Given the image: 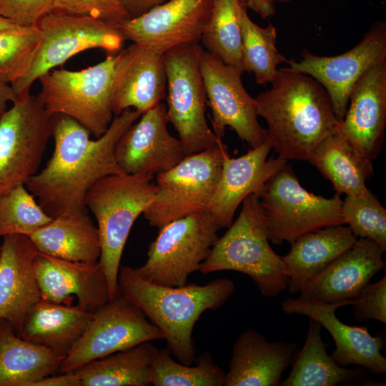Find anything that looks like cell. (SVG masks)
<instances>
[{
  "label": "cell",
  "mask_w": 386,
  "mask_h": 386,
  "mask_svg": "<svg viewBox=\"0 0 386 386\" xmlns=\"http://www.w3.org/2000/svg\"><path fill=\"white\" fill-rule=\"evenodd\" d=\"M140 116L133 109H125L96 139H91L90 132L74 119L51 116L52 156L25 184L51 217L68 210L86 209L85 196L96 182L108 175L124 174L116 161L115 147Z\"/></svg>",
  "instance_id": "obj_1"
},
{
  "label": "cell",
  "mask_w": 386,
  "mask_h": 386,
  "mask_svg": "<svg viewBox=\"0 0 386 386\" xmlns=\"http://www.w3.org/2000/svg\"><path fill=\"white\" fill-rule=\"evenodd\" d=\"M270 83L254 102L272 149L282 159L308 161L340 123L329 95L315 79L290 67L277 69Z\"/></svg>",
  "instance_id": "obj_2"
},
{
  "label": "cell",
  "mask_w": 386,
  "mask_h": 386,
  "mask_svg": "<svg viewBox=\"0 0 386 386\" xmlns=\"http://www.w3.org/2000/svg\"><path fill=\"white\" fill-rule=\"evenodd\" d=\"M235 286L227 278L206 284L169 287L147 281L131 267H120L118 292L137 307L164 335L167 348L177 361L192 365L196 360L193 330L202 313L215 310L232 295Z\"/></svg>",
  "instance_id": "obj_3"
},
{
  "label": "cell",
  "mask_w": 386,
  "mask_h": 386,
  "mask_svg": "<svg viewBox=\"0 0 386 386\" xmlns=\"http://www.w3.org/2000/svg\"><path fill=\"white\" fill-rule=\"evenodd\" d=\"M258 196L248 195L241 212L219 237L200 266L202 274L232 270L249 276L264 297H274L288 285L281 257L272 249Z\"/></svg>",
  "instance_id": "obj_4"
},
{
  "label": "cell",
  "mask_w": 386,
  "mask_h": 386,
  "mask_svg": "<svg viewBox=\"0 0 386 386\" xmlns=\"http://www.w3.org/2000/svg\"><path fill=\"white\" fill-rule=\"evenodd\" d=\"M153 179L151 174L108 175L96 182L85 196V207L97 223L99 262L107 279L110 300L118 295L120 262L131 229L155 195Z\"/></svg>",
  "instance_id": "obj_5"
},
{
  "label": "cell",
  "mask_w": 386,
  "mask_h": 386,
  "mask_svg": "<svg viewBox=\"0 0 386 386\" xmlns=\"http://www.w3.org/2000/svg\"><path fill=\"white\" fill-rule=\"evenodd\" d=\"M269 242L280 245L327 226L345 224L342 199L307 191L287 163L273 174L257 194Z\"/></svg>",
  "instance_id": "obj_6"
},
{
  "label": "cell",
  "mask_w": 386,
  "mask_h": 386,
  "mask_svg": "<svg viewBox=\"0 0 386 386\" xmlns=\"http://www.w3.org/2000/svg\"><path fill=\"white\" fill-rule=\"evenodd\" d=\"M115 55L79 71L52 69L39 78L37 96L51 115L69 117L96 138L114 119L111 86Z\"/></svg>",
  "instance_id": "obj_7"
},
{
  "label": "cell",
  "mask_w": 386,
  "mask_h": 386,
  "mask_svg": "<svg viewBox=\"0 0 386 386\" xmlns=\"http://www.w3.org/2000/svg\"><path fill=\"white\" fill-rule=\"evenodd\" d=\"M227 154V146L222 142L185 156L177 165L157 174L155 195L143 213L149 224L159 229L177 219L207 212Z\"/></svg>",
  "instance_id": "obj_8"
},
{
  "label": "cell",
  "mask_w": 386,
  "mask_h": 386,
  "mask_svg": "<svg viewBox=\"0 0 386 386\" xmlns=\"http://www.w3.org/2000/svg\"><path fill=\"white\" fill-rule=\"evenodd\" d=\"M199 44L176 46L164 54L167 76V114L177 131L185 156L222 142L209 127L206 96L199 69Z\"/></svg>",
  "instance_id": "obj_9"
},
{
  "label": "cell",
  "mask_w": 386,
  "mask_h": 386,
  "mask_svg": "<svg viewBox=\"0 0 386 386\" xmlns=\"http://www.w3.org/2000/svg\"><path fill=\"white\" fill-rule=\"evenodd\" d=\"M218 230L207 212L174 220L159 229L149 244L146 262L134 271L157 284L184 285L208 257L219 238Z\"/></svg>",
  "instance_id": "obj_10"
},
{
  "label": "cell",
  "mask_w": 386,
  "mask_h": 386,
  "mask_svg": "<svg viewBox=\"0 0 386 386\" xmlns=\"http://www.w3.org/2000/svg\"><path fill=\"white\" fill-rule=\"evenodd\" d=\"M37 26L42 42L29 74L11 85L17 96L29 92L41 76L73 56L92 49L117 53L127 40L119 25L88 16L51 11Z\"/></svg>",
  "instance_id": "obj_11"
},
{
  "label": "cell",
  "mask_w": 386,
  "mask_h": 386,
  "mask_svg": "<svg viewBox=\"0 0 386 386\" xmlns=\"http://www.w3.org/2000/svg\"><path fill=\"white\" fill-rule=\"evenodd\" d=\"M50 137L51 116L39 97L18 96L0 119V195L38 172Z\"/></svg>",
  "instance_id": "obj_12"
},
{
  "label": "cell",
  "mask_w": 386,
  "mask_h": 386,
  "mask_svg": "<svg viewBox=\"0 0 386 386\" xmlns=\"http://www.w3.org/2000/svg\"><path fill=\"white\" fill-rule=\"evenodd\" d=\"M164 340L160 330L134 304L118 292L95 311L86 330L59 370L74 371L85 364L144 342Z\"/></svg>",
  "instance_id": "obj_13"
},
{
  "label": "cell",
  "mask_w": 386,
  "mask_h": 386,
  "mask_svg": "<svg viewBox=\"0 0 386 386\" xmlns=\"http://www.w3.org/2000/svg\"><path fill=\"white\" fill-rule=\"evenodd\" d=\"M199 64L216 136L222 139L229 127L252 148L264 143L267 140L266 129L258 122L254 98L243 86L242 69L224 64L203 48Z\"/></svg>",
  "instance_id": "obj_14"
},
{
  "label": "cell",
  "mask_w": 386,
  "mask_h": 386,
  "mask_svg": "<svg viewBox=\"0 0 386 386\" xmlns=\"http://www.w3.org/2000/svg\"><path fill=\"white\" fill-rule=\"evenodd\" d=\"M384 61H386V24L378 21L347 52L322 56L305 49L300 61L292 59L286 62L291 69L310 76L324 87L335 117L341 122L355 84L370 68Z\"/></svg>",
  "instance_id": "obj_15"
},
{
  "label": "cell",
  "mask_w": 386,
  "mask_h": 386,
  "mask_svg": "<svg viewBox=\"0 0 386 386\" xmlns=\"http://www.w3.org/2000/svg\"><path fill=\"white\" fill-rule=\"evenodd\" d=\"M212 0H169L119 25L126 39L159 53L199 44Z\"/></svg>",
  "instance_id": "obj_16"
},
{
  "label": "cell",
  "mask_w": 386,
  "mask_h": 386,
  "mask_svg": "<svg viewBox=\"0 0 386 386\" xmlns=\"http://www.w3.org/2000/svg\"><path fill=\"white\" fill-rule=\"evenodd\" d=\"M168 123L167 107L160 102L142 114L124 132L114 154L124 174L157 175L184 159L181 142L169 132Z\"/></svg>",
  "instance_id": "obj_17"
},
{
  "label": "cell",
  "mask_w": 386,
  "mask_h": 386,
  "mask_svg": "<svg viewBox=\"0 0 386 386\" xmlns=\"http://www.w3.org/2000/svg\"><path fill=\"white\" fill-rule=\"evenodd\" d=\"M164 54L133 43L115 55L111 102L115 116L133 109L141 114L166 97Z\"/></svg>",
  "instance_id": "obj_18"
},
{
  "label": "cell",
  "mask_w": 386,
  "mask_h": 386,
  "mask_svg": "<svg viewBox=\"0 0 386 386\" xmlns=\"http://www.w3.org/2000/svg\"><path fill=\"white\" fill-rule=\"evenodd\" d=\"M353 300L339 303L289 297L281 302L282 310L287 315L297 314L317 321L331 335L335 349L330 355L340 366L357 365L374 375L386 372V358L382 355L384 341L380 336H372L367 327L344 324L336 316L341 307L352 305Z\"/></svg>",
  "instance_id": "obj_19"
},
{
  "label": "cell",
  "mask_w": 386,
  "mask_h": 386,
  "mask_svg": "<svg viewBox=\"0 0 386 386\" xmlns=\"http://www.w3.org/2000/svg\"><path fill=\"white\" fill-rule=\"evenodd\" d=\"M336 132L370 160L381 152L386 126V61L365 71L353 86Z\"/></svg>",
  "instance_id": "obj_20"
},
{
  "label": "cell",
  "mask_w": 386,
  "mask_h": 386,
  "mask_svg": "<svg viewBox=\"0 0 386 386\" xmlns=\"http://www.w3.org/2000/svg\"><path fill=\"white\" fill-rule=\"evenodd\" d=\"M271 149L272 144L267 139L241 157H224L207 210L219 229L228 228L244 199L251 194L257 195L264 183L287 163L280 157L267 159Z\"/></svg>",
  "instance_id": "obj_21"
},
{
  "label": "cell",
  "mask_w": 386,
  "mask_h": 386,
  "mask_svg": "<svg viewBox=\"0 0 386 386\" xmlns=\"http://www.w3.org/2000/svg\"><path fill=\"white\" fill-rule=\"evenodd\" d=\"M38 250L30 237H3L0 252V320L21 332L31 310L41 300L35 261Z\"/></svg>",
  "instance_id": "obj_22"
},
{
  "label": "cell",
  "mask_w": 386,
  "mask_h": 386,
  "mask_svg": "<svg viewBox=\"0 0 386 386\" xmlns=\"http://www.w3.org/2000/svg\"><path fill=\"white\" fill-rule=\"evenodd\" d=\"M384 252L385 249L370 239H357L350 248L302 287L300 298L324 303L353 300L382 269Z\"/></svg>",
  "instance_id": "obj_23"
},
{
  "label": "cell",
  "mask_w": 386,
  "mask_h": 386,
  "mask_svg": "<svg viewBox=\"0 0 386 386\" xmlns=\"http://www.w3.org/2000/svg\"><path fill=\"white\" fill-rule=\"evenodd\" d=\"M297 351L293 342H270L249 328L233 344L224 386L279 385L283 372L292 364Z\"/></svg>",
  "instance_id": "obj_24"
},
{
  "label": "cell",
  "mask_w": 386,
  "mask_h": 386,
  "mask_svg": "<svg viewBox=\"0 0 386 386\" xmlns=\"http://www.w3.org/2000/svg\"><path fill=\"white\" fill-rule=\"evenodd\" d=\"M40 284L50 302L71 305L75 297L76 305L91 313L110 300L107 279L99 261L76 262L50 256L41 270Z\"/></svg>",
  "instance_id": "obj_25"
},
{
  "label": "cell",
  "mask_w": 386,
  "mask_h": 386,
  "mask_svg": "<svg viewBox=\"0 0 386 386\" xmlns=\"http://www.w3.org/2000/svg\"><path fill=\"white\" fill-rule=\"evenodd\" d=\"M357 240L348 227L327 226L295 239L290 252L280 256L288 277V292L295 295Z\"/></svg>",
  "instance_id": "obj_26"
},
{
  "label": "cell",
  "mask_w": 386,
  "mask_h": 386,
  "mask_svg": "<svg viewBox=\"0 0 386 386\" xmlns=\"http://www.w3.org/2000/svg\"><path fill=\"white\" fill-rule=\"evenodd\" d=\"M86 210L64 212L34 232L29 237L37 250L71 262H98L101 255L99 231Z\"/></svg>",
  "instance_id": "obj_27"
},
{
  "label": "cell",
  "mask_w": 386,
  "mask_h": 386,
  "mask_svg": "<svg viewBox=\"0 0 386 386\" xmlns=\"http://www.w3.org/2000/svg\"><path fill=\"white\" fill-rule=\"evenodd\" d=\"M92 315L77 305L41 300L29 312L21 337L66 357L86 330Z\"/></svg>",
  "instance_id": "obj_28"
},
{
  "label": "cell",
  "mask_w": 386,
  "mask_h": 386,
  "mask_svg": "<svg viewBox=\"0 0 386 386\" xmlns=\"http://www.w3.org/2000/svg\"><path fill=\"white\" fill-rule=\"evenodd\" d=\"M308 162L332 184L337 194L353 197L368 194L366 182L373 177L372 161L337 132L325 139Z\"/></svg>",
  "instance_id": "obj_29"
},
{
  "label": "cell",
  "mask_w": 386,
  "mask_h": 386,
  "mask_svg": "<svg viewBox=\"0 0 386 386\" xmlns=\"http://www.w3.org/2000/svg\"><path fill=\"white\" fill-rule=\"evenodd\" d=\"M65 357L18 336L0 320V386H31L59 369Z\"/></svg>",
  "instance_id": "obj_30"
},
{
  "label": "cell",
  "mask_w": 386,
  "mask_h": 386,
  "mask_svg": "<svg viewBox=\"0 0 386 386\" xmlns=\"http://www.w3.org/2000/svg\"><path fill=\"white\" fill-rule=\"evenodd\" d=\"M304 345L298 350L288 377L281 386H335L350 383L363 377L362 369H348L338 365L327 352L321 335L322 325L309 318Z\"/></svg>",
  "instance_id": "obj_31"
},
{
  "label": "cell",
  "mask_w": 386,
  "mask_h": 386,
  "mask_svg": "<svg viewBox=\"0 0 386 386\" xmlns=\"http://www.w3.org/2000/svg\"><path fill=\"white\" fill-rule=\"evenodd\" d=\"M156 347L144 342L92 360L76 370L81 386H149Z\"/></svg>",
  "instance_id": "obj_32"
},
{
  "label": "cell",
  "mask_w": 386,
  "mask_h": 386,
  "mask_svg": "<svg viewBox=\"0 0 386 386\" xmlns=\"http://www.w3.org/2000/svg\"><path fill=\"white\" fill-rule=\"evenodd\" d=\"M241 6L239 0H212L210 15L202 31L200 45L224 64L243 71L239 23Z\"/></svg>",
  "instance_id": "obj_33"
},
{
  "label": "cell",
  "mask_w": 386,
  "mask_h": 386,
  "mask_svg": "<svg viewBox=\"0 0 386 386\" xmlns=\"http://www.w3.org/2000/svg\"><path fill=\"white\" fill-rule=\"evenodd\" d=\"M242 34V64L244 72L253 73L258 84L270 83L277 66L286 58L277 50V29L272 24L263 28L253 22L247 9H239Z\"/></svg>",
  "instance_id": "obj_34"
},
{
  "label": "cell",
  "mask_w": 386,
  "mask_h": 386,
  "mask_svg": "<svg viewBox=\"0 0 386 386\" xmlns=\"http://www.w3.org/2000/svg\"><path fill=\"white\" fill-rule=\"evenodd\" d=\"M195 365L175 361L167 348H156L151 367L154 386H223L226 372L208 351L196 357Z\"/></svg>",
  "instance_id": "obj_35"
},
{
  "label": "cell",
  "mask_w": 386,
  "mask_h": 386,
  "mask_svg": "<svg viewBox=\"0 0 386 386\" xmlns=\"http://www.w3.org/2000/svg\"><path fill=\"white\" fill-rule=\"evenodd\" d=\"M36 26L0 31V80L12 85L29 72L42 42Z\"/></svg>",
  "instance_id": "obj_36"
},
{
  "label": "cell",
  "mask_w": 386,
  "mask_h": 386,
  "mask_svg": "<svg viewBox=\"0 0 386 386\" xmlns=\"http://www.w3.org/2000/svg\"><path fill=\"white\" fill-rule=\"evenodd\" d=\"M52 219L25 184L0 195V237L9 234L29 237Z\"/></svg>",
  "instance_id": "obj_37"
},
{
  "label": "cell",
  "mask_w": 386,
  "mask_h": 386,
  "mask_svg": "<svg viewBox=\"0 0 386 386\" xmlns=\"http://www.w3.org/2000/svg\"><path fill=\"white\" fill-rule=\"evenodd\" d=\"M342 212L356 237L370 239L386 250V209L372 192L365 197L346 196Z\"/></svg>",
  "instance_id": "obj_38"
},
{
  "label": "cell",
  "mask_w": 386,
  "mask_h": 386,
  "mask_svg": "<svg viewBox=\"0 0 386 386\" xmlns=\"http://www.w3.org/2000/svg\"><path fill=\"white\" fill-rule=\"evenodd\" d=\"M52 11L88 16L119 26L130 19L122 0H54Z\"/></svg>",
  "instance_id": "obj_39"
},
{
  "label": "cell",
  "mask_w": 386,
  "mask_h": 386,
  "mask_svg": "<svg viewBox=\"0 0 386 386\" xmlns=\"http://www.w3.org/2000/svg\"><path fill=\"white\" fill-rule=\"evenodd\" d=\"M353 317L357 322L375 320L386 323V276L365 285L352 304Z\"/></svg>",
  "instance_id": "obj_40"
},
{
  "label": "cell",
  "mask_w": 386,
  "mask_h": 386,
  "mask_svg": "<svg viewBox=\"0 0 386 386\" xmlns=\"http://www.w3.org/2000/svg\"><path fill=\"white\" fill-rule=\"evenodd\" d=\"M54 0H0V15L20 26H36L53 10Z\"/></svg>",
  "instance_id": "obj_41"
},
{
  "label": "cell",
  "mask_w": 386,
  "mask_h": 386,
  "mask_svg": "<svg viewBox=\"0 0 386 386\" xmlns=\"http://www.w3.org/2000/svg\"><path fill=\"white\" fill-rule=\"evenodd\" d=\"M31 386H81V382L76 370L61 372L58 375H49L40 379Z\"/></svg>",
  "instance_id": "obj_42"
},
{
  "label": "cell",
  "mask_w": 386,
  "mask_h": 386,
  "mask_svg": "<svg viewBox=\"0 0 386 386\" xmlns=\"http://www.w3.org/2000/svg\"><path fill=\"white\" fill-rule=\"evenodd\" d=\"M169 0H122L130 19L139 16Z\"/></svg>",
  "instance_id": "obj_43"
},
{
  "label": "cell",
  "mask_w": 386,
  "mask_h": 386,
  "mask_svg": "<svg viewBox=\"0 0 386 386\" xmlns=\"http://www.w3.org/2000/svg\"><path fill=\"white\" fill-rule=\"evenodd\" d=\"M240 4L267 19L275 14L274 0H239Z\"/></svg>",
  "instance_id": "obj_44"
},
{
  "label": "cell",
  "mask_w": 386,
  "mask_h": 386,
  "mask_svg": "<svg viewBox=\"0 0 386 386\" xmlns=\"http://www.w3.org/2000/svg\"><path fill=\"white\" fill-rule=\"evenodd\" d=\"M18 96L11 86L0 80V119L6 112L8 102H14Z\"/></svg>",
  "instance_id": "obj_45"
},
{
  "label": "cell",
  "mask_w": 386,
  "mask_h": 386,
  "mask_svg": "<svg viewBox=\"0 0 386 386\" xmlns=\"http://www.w3.org/2000/svg\"><path fill=\"white\" fill-rule=\"evenodd\" d=\"M20 26L16 25L10 20L0 15V31L17 29Z\"/></svg>",
  "instance_id": "obj_46"
},
{
  "label": "cell",
  "mask_w": 386,
  "mask_h": 386,
  "mask_svg": "<svg viewBox=\"0 0 386 386\" xmlns=\"http://www.w3.org/2000/svg\"><path fill=\"white\" fill-rule=\"evenodd\" d=\"M292 0H274L275 2L278 3H288Z\"/></svg>",
  "instance_id": "obj_47"
},
{
  "label": "cell",
  "mask_w": 386,
  "mask_h": 386,
  "mask_svg": "<svg viewBox=\"0 0 386 386\" xmlns=\"http://www.w3.org/2000/svg\"><path fill=\"white\" fill-rule=\"evenodd\" d=\"M0 252H1V245H0Z\"/></svg>",
  "instance_id": "obj_48"
}]
</instances>
